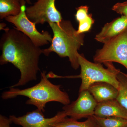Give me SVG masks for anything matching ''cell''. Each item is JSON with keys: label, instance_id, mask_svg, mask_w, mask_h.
<instances>
[{"label": "cell", "instance_id": "6da1fadb", "mask_svg": "<svg viewBox=\"0 0 127 127\" xmlns=\"http://www.w3.org/2000/svg\"><path fill=\"white\" fill-rule=\"evenodd\" d=\"M0 41L1 55L0 64H12L20 72L17 83L10 88L23 86L36 80L39 70L40 56L42 49L37 46L27 36L15 27L5 28Z\"/></svg>", "mask_w": 127, "mask_h": 127}, {"label": "cell", "instance_id": "7a4b0ae2", "mask_svg": "<svg viewBox=\"0 0 127 127\" xmlns=\"http://www.w3.org/2000/svg\"><path fill=\"white\" fill-rule=\"evenodd\" d=\"M48 23L53 36L51 46L42 49V54L48 56L54 52L60 57H67L72 67L77 70L80 67L78 51L84 44V34H78L70 21L63 19L58 23Z\"/></svg>", "mask_w": 127, "mask_h": 127}, {"label": "cell", "instance_id": "3957f363", "mask_svg": "<svg viewBox=\"0 0 127 127\" xmlns=\"http://www.w3.org/2000/svg\"><path fill=\"white\" fill-rule=\"evenodd\" d=\"M46 71L41 73V80L38 84L23 89L9 88V91L4 92L1 97L7 100L22 96L29 98L26 104L32 105L44 112L47 103L51 102H59L64 105L70 103V100L66 92L62 91L61 85L53 84L48 79Z\"/></svg>", "mask_w": 127, "mask_h": 127}, {"label": "cell", "instance_id": "277c9868", "mask_svg": "<svg viewBox=\"0 0 127 127\" xmlns=\"http://www.w3.org/2000/svg\"><path fill=\"white\" fill-rule=\"evenodd\" d=\"M78 60L81 67L79 76L82 81L79 92L88 90L94 83L101 82L107 83L118 88L119 82L117 76L120 71L112 63H104L107 67L106 68L101 64L89 61L82 54L78 55Z\"/></svg>", "mask_w": 127, "mask_h": 127}, {"label": "cell", "instance_id": "5b68a950", "mask_svg": "<svg viewBox=\"0 0 127 127\" xmlns=\"http://www.w3.org/2000/svg\"><path fill=\"white\" fill-rule=\"evenodd\" d=\"M93 59L97 63H118L127 70V29L104 43L102 48L96 52Z\"/></svg>", "mask_w": 127, "mask_h": 127}, {"label": "cell", "instance_id": "8992f818", "mask_svg": "<svg viewBox=\"0 0 127 127\" xmlns=\"http://www.w3.org/2000/svg\"><path fill=\"white\" fill-rule=\"evenodd\" d=\"M21 1L20 12L17 15L6 17L5 20L13 24L16 29L27 36L37 46L40 47L51 43L53 37L51 34L47 31L40 32L37 31L36 24L30 20L26 14V2L24 0H21Z\"/></svg>", "mask_w": 127, "mask_h": 127}, {"label": "cell", "instance_id": "52a82bcc", "mask_svg": "<svg viewBox=\"0 0 127 127\" xmlns=\"http://www.w3.org/2000/svg\"><path fill=\"white\" fill-rule=\"evenodd\" d=\"M56 0H37L26 7V14L30 20L36 24L46 22L58 23L63 20L55 5Z\"/></svg>", "mask_w": 127, "mask_h": 127}, {"label": "cell", "instance_id": "ba28073f", "mask_svg": "<svg viewBox=\"0 0 127 127\" xmlns=\"http://www.w3.org/2000/svg\"><path fill=\"white\" fill-rule=\"evenodd\" d=\"M97 103L88 90L79 92L76 100L63 108L67 117L78 120L94 115Z\"/></svg>", "mask_w": 127, "mask_h": 127}, {"label": "cell", "instance_id": "9c48e42d", "mask_svg": "<svg viewBox=\"0 0 127 127\" xmlns=\"http://www.w3.org/2000/svg\"><path fill=\"white\" fill-rule=\"evenodd\" d=\"M66 117L63 110L52 117L46 118L43 112L37 109L23 116L17 117L11 115L9 118L12 123L22 127H55L57 124Z\"/></svg>", "mask_w": 127, "mask_h": 127}, {"label": "cell", "instance_id": "30bf717a", "mask_svg": "<svg viewBox=\"0 0 127 127\" xmlns=\"http://www.w3.org/2000/svg\"><path fill=\"white\" fill-rule=\"evenodd\" d=\"M127 29V17L122 15L105 24L101 31L96 35V40L105 43L119 35Z\"/></svg>", "mask_w": 127, "mask_h": 127}, {"label": "cell", "instance_id": "8fae6325", "mask_svg": "<svg viewBox=\"0 0 127 127\" xmlns=\"http://www.w3.org/2000/svg\"><path fill=\"white\" fill-rule=\"evenodd\" d=\"M100 117H116L127 120V110L116 99L97 103L94 115Z\"/></svg>", "mask_w": 127, "mask_h": 127}, {"label": "cell", "instance_id": "7c38bea8", "mask_svg": "<svg viewBox=\"0 0 127 127\" xmlns=\"http://www.w3.org/2000/svg\"><path fill=\"white\" fill-rule=\"evenodd\" d=\"M88 90L97 103L116 99L118 92V89L115 87L103 82L92 84Z\"/></svg>", "mask_w": 127, "mask_h": 127}, {"label": "cell", "instance_id": "4fadbf2b", "mask_svg": "<svg viewBox=\"0 0 127 127\" xmlns=\"http://www.w3.org/2000/svg\"><path fill=\"white\" fill-rule=\"evenodd\" d=\"M89 7L87 5H82L76 8L75 18L79 22L77 30L78 34L84 33L89 31L94 22L92 15L88 13Z\"/></svg>", "mask_w": 127, "mask_h": 127}, {"label": "cell", "instance_id": "5bb4252c", "mask_svg": "<svg viewBox=\"0 0 127 127\" xmlns=\"http://www.w3.org/2000/svg\"><path fill=\"white\" fill-rule=\"evenodd\" d=\"M21 0H0V19L17 15L21 11Z\"/></svg>", "mask_w": 127, "mask_h": 127}, {"label": "cell", "instance_id": "9a60e30c", "mask_svg": "<svg viewBox=\"0 0 127 127\" xmlns=\"http://www.w3.org/2000/svg\"><path fill=\"white\" fill-rule=\"evenodd\" d=\"M55 127H99L93 116L87 118L84 122H79L76 119L66 117L58 123Z\"/></svg>", "mask_w": 127, "mask_h": 127}, {"label": "cell", "instance_id": "2e32d148", "mask_svg": "<svg viewBox=\"0 0 127 127\" xmlns=\"http://www.w3.org/2000/svg\"><path fill=\"white\" fill-rule=\"evenodd\" d=\"M99 127H127V120L116 117H100L93 115Z\"/></svg>", "mask_w": 127, "mask_h": 127}, {"label": "cell", "instance_id": "e0dca14e", "mask_svg": "<svg viewBox=\"0 0 127 127\" xmlns=\"http://www.w3.org/2000/svg\"><path fill=\"white\" fill-rule=\"evenodd\" d=\"M117 79L119 84L116 100L127 110V78L120 71L118 75Z\"/></svg>", "mask_w": 127, "mask_h": 127}, {"label": "cell", "instance_id": "ac0fdd59", "mask_svg": "<svg viewBox=\"0 0 127 127\" xmlns=\"http://www.w3.org/2000/svg\"><path fill=\"white\" fill-rule=\"evenodd\" d=\"M112 9L118 14L127 17V1L116 3L113 6Z\"/></svg>", "mask_w": 127, "mask_h": 127}, {"label": "cell", "instance_id": "d6986e66", "mask_svg": "<svg viewBox=\"0 0 127 127\" xmlns=\"http://www.w3.org/2000/svg\"><path fill=\"white\" fill-rule=\"evenodd\" d=\"M12 123L10 118L1 114L0 115V127H11V124Z\"/></svg>", "mask_w": 127, "mask_h": 127}, {"label": "cell", "instance_id": "ffe728a7", "mask_svg": "<svg viewBox=\"0 0 127 127\" xmlns=\"http://www.w3.org/2000/svg\"><path fill=\"white\" fill-rule=\"evenodd\" d=\"M27 3L29 4H31L32 3L31 2V0H24Z\"/></svg>", "mask_w": 127, "mask_h": 127}, {"label": "cell", "instance_id": "44dd1931", "mask_svg": "<svg viewBox=\"0 0 127 127\" xmlns=\"http://www.w3.org/2000/svg\"><path fill=\"white\" fill-rule=\"evenodd\" d=\"M2 26H4V27L5 26H6V25L5 24V23H0V27ZM2 29H3V28L2 27H0V30H2Z\"/></svg>", "mask_w": 127, "mask_h": 127}, {"label": "cell", "instance_id": "7402d4cb", "mask_svg": "<svg viewBox=\"0 0 127 127\" xmlns=\"http://www.w3.org/2000/svg\"><path fill=\"white\" fill-rule=\"evenodd\" d=\"M123 73L124 75H125V76H126V77L127 78V74H126V73Z\"/></svg>", "mask_w": 127, "mask_h": 127}, {"label": "cell", "instance_id": "603a6c76", "mask_svg": "<svg viewBox=\"0 0 127 127\" xmlns=\"http://www.w3.org/2000/svg\"></svg>", "mask_w": 127, "mask_h": 127}]
</instances>
